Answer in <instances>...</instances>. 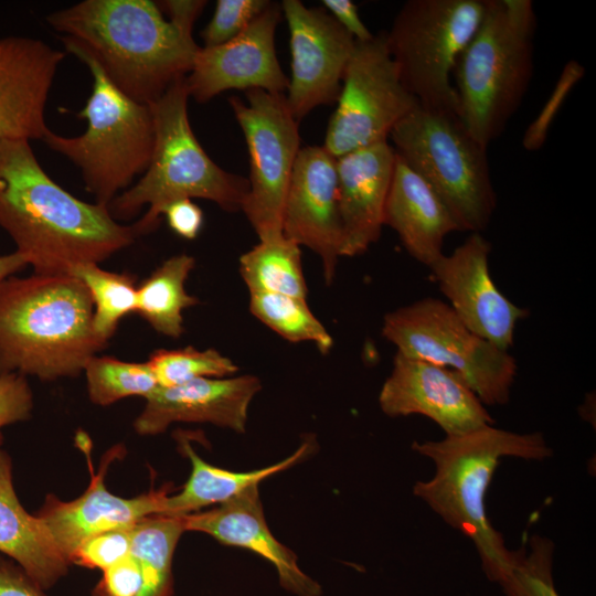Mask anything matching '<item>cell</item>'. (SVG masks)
I'll return each mask as SVG.
<instances>
[{"label":"cell","instance_id":"1","mask_svg":"<svg viewBox=\"0 0 596 596\" xmlns=\"http://www.w3.org/2000/svg\"><path fill=\"white\" fill-rule=\"evenodd\" d=\"M0 227L34 274H71L99 264L137 237L108 207L87 203L43 170L28 140L0 141Z\"/></svg>","mask_w":596,"mask_h":596},{"label":"cell","instance_id":"2","mask_svg":"<svg viewBox=\"0 0 596 596\" xmlns=\"http://www.w3.org/2000/svg\"><path fill=\"white\" fill-rule=\"evenodd\" d=\"M46 21L83 46L124 94L147 105L190 73L200 50L150 0H84Z\"/></svg>","mask_w":596,"mask_h":596},{"label":"cell","instance_id":"3","mask_svg":"<svg viewBox=\"0 0 596 596\" xmlns=\"http://www.w3.org/2000/svg\"><path fill=\"white\" fill-rule=\"evenodd\" d=\"M93 302L71 274L0 281V372L43 381L77 376L107 344L93 329Z\"/></svg>","mask_w":596,"mask_h":596},{"label":"cell","instance_id":"4","mask_svg":"<svg viewBox=\"0 0 596 596\" xmlns=\"http://www.w3.org/2000/svg\"><path fill=\"white\" fill-rule=\"evenodd\" d=\"M412 448L435 465L434 477L417 481L414 494L472 541L486 576L494 582L511 555L487 517L486 496L494 471L503 457L544 460L552 448L541 433L519 434L493 425L441 440L414 441Z\"/></svg>","mask_w":596,"mask_h":596},{"label":"cell","instance_id":"5","mask_svg":"<svg viewBox=\"0 0 596 596\" xmlns=\"http://www.w3.org/2000/svg\"><path fill=\"white\" fill-rule=\"evenodd\" d=\"M189 98L182 77L150 104L155 123L150 163L141 178L107 206L116 221H125L148 205L132 224L137 236L155 231L164 209L177 200H209L227 212L242 209L248 181L222 169L204 151L190 125Z\"/></svg>","mask_w":596,"mask_h":596},{"label":"cell","instance_id":"6","mask_svg":"<svg viewBox=\"0 0 596 596\" xmlns=\"http://www.w3.org/2000/svg\"><path fill=\"white\" fill-rule=\"evenodd\" d=\"M530 0H485L480 24L455 65L458 114L488 148L520 107L533 74Z\"/></svg>","mask_w":596,"mask_h":596},{"label":"cell","instance_id":"7","mask_svg":"<svg viewBox=\"0 0 596 596\" xmlns=\"http://www.w3.org/2000/svg\"><path fill=\"white\" fill-rule=\"evenodd\" d=\"M61 40L65 51L87 65L93 78L91 95L77 114L87 121V128L76 137L50 130L43 141L72 161L95 202L108 206L150 163L155 143L152 110L116 87L83 46L64 35Z\"/></svg>","mask_w":596,"mask_h":596},{"label":"cell","instance_id":"8","mask_svg":"<svg viewBox=\"0 0 596 596\" xmlns=\"http://www.w3.org/2000/svg\"><path fill=\"white\" fill-rule=\"evenodd\" d=\"M389 138L398 157L437 194L459 231L487 228L497 207L487 147L457 113L418 104Z\"/></svg>","mask_w":596,"mask_h":596},{"label":"cell","instance_id":"9","mask_svg":"<svg viewBox=\"0 0 596 596\" xmlns=\"http://www.w3.org/2000/svg\"><path fill=\"white\" fill-rule=\"evenodd\" d=\"M483 10L485 0H408L395 15L386 44L421 106L458 114L450 76Z\"/></svg>","mask_w":596,"mask_h":596},{"label":"cell","instance_id":"10","mask_svg":"<svg viewBox=\"0 0 596 596\" xmlns=\"http://www.w3.org/2000/svg\"><path fill=\"white\" fill-rule=\"evenodd\" d=\"M382 336L405 356L458 373L483 405L508 403L515 359L473 333L446 302L426 297L387 312Z\"/></svg>","mask_w":596,"mask_h":596},{"label":"cell","instance_id":"11","mask_svg":"<svg viewBox=\"0 0 596 596\" xmlns=\"http://www.w3.org/2000/svg\"><path fill=\"white\" fill-rule=\"evenodd\" d=\"M249 156L248 191L241 211L259 241L283 235V212L295 162L300 150L298 120L285 94L246 92V102L228 99Z\"/></svg>","mask_w":596,"mask_h":596},{"label":"cell","instance_id":"12","mask_svg":"<svg viewBox=\"0 0 596 596\" xmlns=\"http://www.w3.org/2000/svg\"><path fill=\"white\" fill-rule=\"evenodd\" d=\"M418 104L401 81L385 32L355 42L323 147L338 158L387 141L393 128Z\"/></svg>","mask_w":596,"mask_h":596},{"label":"cell","instance_id":"13","mask_svg":"<svg viewBox=\"0 0 596 596\" xmlns=\"http://www.w3.org/2000/svg\"><path fill=\"white\" fill-rule=\"evenodd\" d=\"M289 30L290 77L286 103L299 121L313 108L337 103L355 40L323 8L283 0Z\"/></svg>","mask_w":596,"mask_h":596},{"label":"cell","instance_id":"14","mask_svg":"<svg viewBox=\"0 0 596 596\" xmlns=\"http://www.w3.org/2000/svg\"><path fill=\"white\" fill-rule=\"evenodd\" d=\"M280 4L269 6L231 41L198 51L185 76L189 97L206 103L228 89H262L284 94L288 77L275 50V33L281 17Z\"/></svg>","mask_w":596,"mask_h":596},{"label":"cell","instance_id":"15","mask_svg":"<svg viewBox=\"0 0 596 596\" xmlns=\"http://www.w3.org/2000/svg\"><path fill=\"white\" fill-rule=\"evenodd\" d=\"M281 227L286 238L319 256L324 283L330 286L342 257L343 231L336 158L323 146L300 148L285 200Z\"/></svg>","mask_w":596,"mask_h":596},{"label":"cell","instance_id":"16","mask_svg":"<svg viewBox=\"0 0 596 596\" xmlns=\"http://www.w3.org/2000/svg\"><path fill=\"white\" fill-rule=\"evenodd\" d=\"M379 404L391 417L426 416L446 436L462 435L494 422L458 373L397 351L392 372L380 391Z\"/></svg>","mask_w":596,"mask_h":596},{"label":"cell","instance_id":"17","mask_svg":"<svg viewBox=\"0 0 596 596\" xmlns=\"http://www.w3.org/2000/svg\"><path fill=\"white\" fill-rule=\"evenodd\" d=\"M490 252V242L480 233H471L429 268L458 318L473 333L508 351L518 321L529 311L510 301L496 286L489 272Z\"/></svg>","mask_w":596,"mask_h":596},{"label":"cell","instance_id":"18","mask_svg":"<svg viewBox=\"0 0 596 596\" xmlns=\"http://www.w3.org/2000/svg\"><path fill=\"white\" fill-rule=\"evenodd\" d=\"M64 56L39 39H0V141H43L45 106Z\"/></svg>","mask_w":596,"mask_h":596},{"label":"cell","instance_id":"19","mask_svg":"<svg viewBox=\"0 0 596 596\" xmlns=\"http://www.w3.org/2000/svg\"><path fill=\"white\" fill-rule=\"evenodd\" d=\"M120 450L116 448L107 453L99 472L92 473L91 483L81 497L64 502L50 494L35 514L68 563L77 547L91 536L132 526L140 520L163 511L168 497L167 488L129 499L107 490L105 472Z\"/></svg>","mask_w":596,"mask_h":596},{"label":"cell","instance_id":"20","mask_svg":"<svg viewBox=\"0 0 596 596\" xmlns=\"http://www.w3.org/2000/svg\"><path fill=\"white\" fill-rule=\"evenodd\" d=\"M260 389L254 375L204 377L159 386L146 398L134 427L140 435H157L173 423H211L244 433L249 404Z\"/></svg>","mask_w":596,"mask_h":596},{"label":"cell","instance_id":"21","mask_svg":"<svg viewBox=\"0 0 596 596\" xmlns=\"http://www.w3.org/2000/svg\"><path fill=\"white\" fill-rule=\"evenodd\" d=\"M395 159L389 140L336 158L342 257L362 255L380 238Z\"/></svg>","mask_w":596,"mask_h":596},{"label":"cell","instance_id":"22","mask_svg":"<svg viewBox=\"0 0 596 596\" xmlns=\"http://www.w3.org/2000/svg\"><path fill=\"white\" fill-rule=\"evenodd\" d=\"M185 531L203 532L219 542L251 550L277 571L283 588L295 596H320L321 586L298 565L297 555L272 534L253 485L219 507L183 515Z\"/></svg>","mask_w":596,"mask_h":596},{"label":"cell","instance_id":"23","mask_svg":"<svg viewBox=\"0 0 596 596\" xmlns=\"http://www.w3.org/2000/svg\"><path fill=\"white\" fill-rule=\"evenodd\" d=\"M182 517L156 514L132 526L130 553L103 572L92 596H172V560Z\"/></svg>","mask_w":596,"mask_h":596},{"label":"cell","instance_id":"24","mask_svg":"<svg viewBox=\"0 0 596 596\" xmlns=\"http://www.w3.org/2000/svg\"><path fill=\"white\" fill-rule=\"evenodd\" d=\"M383 223L397 233L413 258L428 267L444 255L445 237L459 231L437 194L397 153Z\"/></svg>","mask_w":596,"mask_h":596},{"label":"cell","instance_id":"25","mask_svg":"<svg viewBox=\"0 0 596 596\" xmlns=\"http://www.w3.org/2000/svg\"><path fill=\"white\" fill-rule=\"evenodd\" d=\"M0 553L17 563L43 590L56 584L68 561L43 522L20 503L12 481V461L0 449Z\"/></svg>","mask_w":596,"mask_h":596},{"label":"cell","instance_id":"26","mask_svg":"<svg viewBox=\"0 0 596 596\" xmlns=\"http://www.w3.org/2000/svg\"><path fill=\"white\" fill-rule=\"evenodd\" d=\"M179 443L180 449L191 462V473L179 493L168 494L161 515L183 517L211 504H221L246 488L298 464L315 449V440L306 439L292 455L277 464L253 471L235 472L205 462L184 437H180Z\"/></svg>","mask_w":596,"mask_h":596},{"label":"cell","instance_id":"27","mask_svg":"<svg viewBox=\"0 0 596 596\" xmlns=\"http://www.w3.org/2000/svg\"><path fill=\"white\" fill-rule=\"evenodd\" d=\"M194 266L188 254L171 256L137 286L136 312L157 332L170 338L184 333L183 311L200 304L185 290Z\"/></svg>","mask_w":596,"mask_h":596},{"label":"cell","instance_id":"28","mask_svg":"<svg viewBox=\"0 0 596 596\" xmlns=\"http://www.w3.org/2000/svg\"><path fill=\"white\" fill-rule=\"evenodd\" d=\"M240 274L249 292H274L307 299L300 246L284 234L259 241L243 253Z\"/></svg>","mask_w":596,"mask_h":596},{"label":"cell","instance_id":"29","mask_svg":"<svg viewBox=\"0 0 596 596\" xmlns=\"http://www.w3.org/2000/svg\"><path fill=\"white\" fill-rule=\"evenodd\" d=\"M87 288L93 302V329L107 344L119 322L136 312V278L129 273L108 272L98 264L78 265L72 272Z\"/></svg>","mask_w":596,"mask_h":596},{"label":"cell","instance_id":"30","mask_svg":"<svg viewBox=\"0 0 596 596\" xmlns=\"http://www.w3.org/2000/svg\"><path fill=\"white\" fill-rule=\"evenodd\" d=\"M251 313L291 343L311 342L327 354L333 339L308 306L307 299L274 292H249Z\"/></svg>","mask_w":596,"mask_h":596},{"label":"cell","instance_id":"31","mask_svg":"<svg viewBox=\"0 0 596 596\" xmlns=\"http://www.w3.org/2000/svg\"><path fill=\"white\" fill-rule=\"evenodd\" d=\"M83 372L91 401L102 406L130 396L148 398L159 387L148 362H126L114 356L95 355Z\"/></svg>","mask_w":596,"mask_h":596},{"label":"cell","instance_id":"32","mask_svg":"<svg viewBox=\"0 0 596 596\" xmlns=\"http://www.w3.org/2000/svg\"><path fill=\"white\" fill-rule=\"evenodd\" d=\"M528 545L511 551L494 583L505 596H561L552 574L554 543L549 538L532 535Z\"/></svg>","mask_w":596,"mask_h":596},{"label":"cell","instance_id":"33","mask_svg":"<svg viewBox=\"0 0 596 596\" xmlns=\"http://www.w3.org/2000/svg\"><path fill=\"white\" fill-rule=\"evenodd\" d=\"M161 387L181 385L204 377H227L237 372V365L215 349L194 347L158 349L148 359Z\"/></svg>","mask_w":596,"mask_h":596},{"label":"cell","instance_id":"34","mask_svg":"<svg viewBox=\"0 0 596 596\" xmlns=\"http://www.w3.org/2000/svg\"><path fill=\"white\" fill-rule=\"evenodd\" d=\"M269 0H219L201 32L204 46L226 43L243 32L270 3Z\"/></svg>","mask_w":596,"mask_h":596},{"label":"cell","instance_id":"35","mask_svg":"<svg viewBox=\"0 0 596 596\" xmlns=\"http://www.w3.org/2000/svg\"><path fill=\"white\" fill-rule=\"evenodd\" d=\"M584 66L575 60H570L564 65L550 96L523 135L522 146L525 150L536 151L543 147L558 110L572 88L584 77Z\"/></svg>","mask_w":596,"mask_h":596},{"label":"cell","instance_id":"36","mask_svg":"<svg viewBox=\"0 0 596 596\" xmlns=\"http://www.w3.org/2000/svg\"><path fill=\"white\" fill-rule=\"evenodd\" d=\"M132 526L91 536L73 553L70 563L103 572L114 566L130 553Z\"/></svg>","mask_w":596,"mask_h":596},{"label":"cell","instance_id":"37","mask_svg":"<svg viewBox=\"0 0 596 596\" xmlns=\"http://www.w3.org/2000/svg\"><path fill=\"white\" fill-rule=\"evenodd\" d=\"M33 407V395L26 376L15 372H0V445L1 428L25 421Z\"/></svg>","mask_w":596,"mask_h":596},{"label":"cell","instance_id":"38","mask_svg":"<svg viewBox=\"0 0 596 596\" xmlns=\"http://www.w3.org/2000/svg\"><path fill=\"white\" fill-rule=\"evenodd\" d=\"M162 215L170 230L185 240H194L203 226V212L191 199H181L170 203Z\"/></svg>","mask_w":596,"mask_h":596},{"label":"cell","instance_id":"39","mask_svg":"<svg viewBox=\"0 0 596 596\" xmlns=\"http://www.w3.org/2000/svg\"><path fill=\"white\" fill-rule=\"evenodd\" d=\"M0 596H45V594L17 563L0 555Z\"/></svg>","mask_w":596,"mask_h":596},{"label":"cell","instance_id":"40","mask_svg":"<svg viewBox=\"0 0 596 596\" xmlns=\"http://www.w3.org/2000/svg\"><path fill=\"white\" fill-rule=\"evenodd\" d=\"M322 6L355 42H365L374 36L360 18L358 7L352 1L323 0Z\"/></svg>","mask_w":596,"mask_h":596},{"label":"cell","instance_id":"41","mask_svg":"<svg viewBox=\"0 0 596 596\" xmlns=\"http://www.w3.org/2000/svg\"><path fill=\"white\" fill-rule=\"evenodd\" d=\"M157 3L168 15V20L190 33H192L195 20L206 6L204 0H166Z\"/></svg>","mask_w":596,"mask_h":596},{"label":"cell","instance_id":"42","mask_svg":"<svg viewBox=\"0 0 596 596\" xmlns=\"http://www.w3.org/2000/svg\"><path fill=\"white\" fill-rule=\"evenodd\" d=\"M28 265L26 259L17 251L10 254L0 255V281L13 276Z\"/></svg>","mask_w":596,"mask_h":596}]
</instances>
